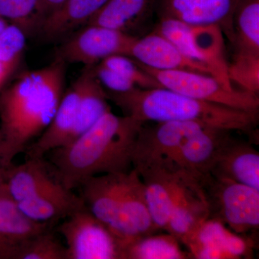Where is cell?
I'll return each mask as SVG.
<instances>
[{
    "instance_id": "obj_1",
    "label": "cell",
    "mask_w": 259,
    "mask_h": 259,
    "mask_svg": "<svg viewBox=\"0 0 259 259\" xmlns=\"http://www.w3.org/2000/svg\"><path fill=\"white\" fill-rule=\"evenodd\" d=\"M65 62L24 73L0 94V167L7 169L54 118L63 95Z\"/></svg>"
},
{
    "instance_id": "obj_2",
    "label": "cell",
    "mask_w": 259,
    "mask_h": 259,
    "mask_svg": "<svg viewBox=\"0 0 259 259\" xmlns=\"http://www.w3.org/2000/svg\"><path fill=\"white\" fill-rule=\"evenodd\" d=\"M143 124L131 116H119L108 110L72 142L48 153L49 168L69 190L97 175L127 173L133 168Z\"/></svg>"
},
{
    "instance_id": "obj_3",
    "label": "cell",
    "mask_w": 259,
    "mask_h": 259,
    "mask_svg": "<svg viewBox=\"0 0 259 259\" xmlns=\"http://www.w3.org/2000/svg\"><path fill=\"white\" fill-rule=\"evenodd\" d=\"M125 113L146 122H197L212 127L251 135L258 122V112H250L202 101L168 89L135 88L125 93L107 92Z\"/></svg>"
},
{
    "instance_id": "obj_4",
    "label": "cell",
    "mask_w": 259,
    "mask_h": 259,
    "mask_svg": "<svg viewBox=\"0 0 259 259\" xmlns=\"http://www.w3.org/2000/svg\"><path fill=\"white\" fill-rule=\"evenodd\" d=\"M153 31L168 39L190 60L206 66L211 75L229 88L223 32L216 25H190L168 18H159Z\"/></svg>"
},
{
    "instance_id": "obj_5",
    "label": "cell",
    "mask_w": 259,
    "mask_h": 259,
    "mask_svg": "<svg viewBox=\"0 0 259 259\" xmlns=\"http://www.w3.org/2000/svg\"><path fill=\"white\" fill-rule=\"evenodd\" d=\"M198 180L207 197L210 219L241 236L258 230L259 190L211 175Z\"/></svg>"
},
{
    "instance_id": "obj_6",
    "label": "cell",
    "mask_w": 259,
    "mask_h": 259,
    "mask_svg": "<svg viewBox=\"0 0 259 259\" xmlns=\"http://www.w3.org/2000/svg\"><path fill=\"white\" fill-rule=\"evenodd\" d=\"M138 64L163 88L202 101L246 112H258V95L238 88H228L210 75L186 70L153 69Z\"/></svg>"
},
{
    "instance_id": "obj_7",
    "label": "cell",
    "mask_w": 259,
    "mask_h": 259,
    "mask_svg": "<svg viewBox=\"0 0 259 259\" xmlns=\"http://www.w3.org/2000/svg\"><path fill=\"white\" fill-rule=\"evenodd\" d=\"M57 231L66 241L67 259H122L120 242L87 206L64 218Z\"/></svg>"
},
{
    "instance_id": "obj_8",
    "label": "cell",
    "mask_w": 259,
    "mask_h": 259,
    "mask_svg": "<svg viewBox=\"0 0 259 259\" xmlns=\"http://www.w3.org/2000/svg\"><path fill=\"white\" fill-rule=\"evenodd\" d=\"M79 187L80 197L87 207L115 235L123 250L130 243L141 238L122 208L117 174L91 177Z\"/></svg>"
},
{
    "instance_id": "obj_9",
    "label": "cell",
    "mask_w": 259,
    "mask_h": 259,
    "mask_svg": "<svg viewBox=\"0 0 259 259\" xmlns=\"http://www.w3.org/2000/svg\"><path fill=\"white\" fill-rule=\"evenodd\" d=\"M207 126L209 125L182 121L153 122V125L143 124L135 147L133 168L139 170L156 163L170 161L187 140Z\"/></svg>"
},
{
    "instance_id": "obj_10",
    "label": "cell",
    "mask_w": 259,
    "mask_h": 259,
    "mask_svg": "<svg viewBox=\"0 0 259 259\" xmlns=\"http://www.w3.org/2000/svg\"><path fill=\"white\" fill-rule=\"evenodd\" d=\"M136 37L101 25H88L59 49V59L88 66L99 64L111 56H128Z\"/></svg>"
},
{
    "instance_id": "obj_11",
    "label": "cell",
    "mask_w": 259,
    "mask_h": 259,
    "mask_svg": "<svg viewBox=\"0 0 259 259\" xmlns=\"http://www.w3.org/2000/svg\"><path fill=\"white\" fill-rule=\"evenodd\" d=\"M238 0H156L158 18L193 25H216L233 40V14Z\"/></svg>"
},
{
    "instance_id": "obj_12",
    "label": "cell",
    "mask_w": 259,
    "mask_h": 259,
    "mask_svg": "<svg viewBox=\"0 0 259 259\" xmlns=\"http://www.w3.org/2000/svg\"><path fill=\"white\" fill-rule=\"evenodd\" d=\"M136 171L144 182L153 223L158 231H164L180 191L184 170L173 162L165 161Z\"/></svg>"
},
{
    "instance_id": "obj_13",
    "label": "cell",
    "mask_w": 259,
    "mask_h": 259,
    "mask_svg": "<svg viewBox=\"0 0 259 259\" xmlns=\"http://www.w3.org/2000/svg\"><path fill=\"white\" fill-rule=\"evenodd\" d=\"M255 242L237 234L217 220L205 221L185 245L193 258H250Z\"/></svg>"
},
{
    "instance_id": "obj_14",
    "label": "cell",
    "mask_w": 259,
    "mask_h": 259,
    "mask_svg": "<svg viewBox=\"0 0 259 259\" xmlns=\"http://www.w3.org/2000/svg\"><path fill=\"white\" fill-rule=\"evenodd\" d=\"M209 218V204L203 187L197 178L184 170L180 191L165 231L185 245Z\"/></svg>"
},
{
    "instance_id": "obj_15",
    "label": "cell",
    "mask_w": 259,
    "mask_h": 259,
    "mask_svg": "<svg viewBox=\"0 0 259 259\" xmlns=\"http://www.w3.org/2000/svg\"><path fill=\"white\" fill-rule=\"evenodd\" d=\"M234 131L207 126L187 140L171 158L177 166L197 180L210 175Z\"/></svg>"
},
{
    "instance_id": "obj_16",
    "label": "cell",
    "mask_w": 259,
    "mask_h": 259,
    "mask_svg": "<svg viewBox=\"0 0 259 259\" xmlns=\"http://www.w3.org/2000/svg\"><path fill=\"white\" fill-rule=\"evenodd\" d=\"M54 225L30 219L7 192L0 188V259H14L15 254L28 240L51 231Z\"/></svg>"
},
{
    "instance_id": "obj_17",
    "label": "cell",
    "mask_w": 259,
    "mask_h": 259,
    "mask_svg": "<svg viewBox=\"0 0 259 259\" xmlns=\"http://www.w3.org/2000/svg\"><path fill=\"white\" fill-rule=\"evenodd\" d=\"M81 93V81L79 77L63 95L47 128L27 148V158H44L53 150L69 144L77 118Z\"/></svg>"
},
{
    "instance_id": "obj_18",
    "label": "cell",
    "mask_w": 259,
    "mask_h": 259,
    "mask_svg": "<svg viewBox=\"0 0 259 259\" xmlns=\"http://www.w3.org/2000/svg\"><path fill=\"white\" fill-rule=\"evenodd\" d=\"M128 56L153 69L186 70L212 76L206 66L186 57L168 39L153 30L144 37H136Z\"/></svg>"
},
{
    "instance_id": "obj_19",
    "label": "cell",
    "mask_w": 259,
    "mask_h": 259,
    "mask_svg": "<svg viewBox=\"0 0 259 259\" xmlns=\"http://www.w3.org/2000/svg\"><path fill=\"white\" fill-rule=\"evenodd\" d=\"M15 202L30 219L53 224L86 206L80 195L67 190L60 182Z\"/></svg>"
},
{
    "instance_id": "obj_20",
    "label": "cell",
    "mask_w": 259,
    "mask_h": 259,
    "mask_svg": "<svg viewBox=\"0 0 259 259\" xmlns=\"http://www.w3.org/2000/svg\"><path fill=\"white\" fill-rule=\"evenodd\" d=\"M210 175L259 190L258 151L251 143L233 137L218 158Z\"/></svg>"
},
{
    "instance_id": "obj_21",
    "label": "cell",
    "mask_w": 259,
    "mask_h": 259,
    "mask_svg": "<svg viewBox=\"0 0 259 259\" xmlns=\"http://www.w3.org/2000/svg\"><path fill=\"white\" fill-rule=\"evenodd\" d=\"M117 188L126 217L140 237L158 233L146 200L144 182L134 168L127 173L117 174Z\"/></svg>"
},
{
    "instance_id": "obj_22",
    "label": "cell",
    "mask_w": 259,
    "mask_h": 259,
    "mask_svg": "<svg viewBox=\"0 0 259 259\" xmlns=\"http://www.w3.org/2000/svg\"><path fill=\"white\" fill-rule=\"evenodd\" d=\"M153 9H156V0H108L88 25H101L131 34V30L147 21Z\"/></svg>"
},
{
    "instance_id": "obj_23",
    "label": "cell",
    "mask_w": 259,
    "mask_h": 259,
    "mask_svg": "<svg viewBox=\"0 0 259 259\" xmlns=\"http://www.w3.org/2000/svg\"><path fill=\"white\" fill-rule=\"evenodd\" d=\"M108 0H66L44 20L40 30L49 38L69 33L81 25H88Z\"/></svg>"
},
{
    "instance_id": "obj_24",
    "label": "cell",
    "mask_w": 259,
    "mask_h": 259,
    "mask_svg": "<svg viewBox=\"0 0 259 259\" xmlns=\"http://www.w3.org/2000/svg\"><path fill=\"white\" fill-rule=\"evenodd\" d=\"M79 77L81 81V97L70 143L90 128L105 112L111 110L107 102V91L97 79L93 66H87Z\"/></svg>"
},
{
    "instance_id": "obj_25",
    "label": "cell",
    "mask_w": 259,
    "mask_h": 259,
    "mask_svg": "<svg viewBox=\"0 0 259 259\" xmlns=\"http://www.w3.org/2000/svg\"><path fill=\"white\" fill-rule=\"evenodd\" d=\"M231 44L235 53L259 55V0H238Z\"/></svg>"
},
{
    "instance_id": "obj_26",
    "label": "cell",
    "mask_w": 259,
    "mask_h": 259,
    "mask_svg": "<svg viewBox=\"0 0 259 259\" xmlns=\"http://www.w3.org/2000/svg\"><path fill=\"white\" fill-rule=\"evenodd\" d=\"M187 258H192L188 250H184L181 242L168 233L141 237L127 245L122 254V259Z\"/></svg>"
},
{
    "instance_id": "obj_27",
    "label": "cell",
    "mask_w": 259,
    "mask_h": 259,
    "mask_svg": "<svg viewBox=\"0 0 259 259\" xmlns=\"http://www.w3.org/2000/svg\"><path fill=\"white\" fill-rule=\"evenodd\" d=\"M0 16L27 34L40 30L47 13L41 0H0Z\"/></svg>"
},
{
    "instance_id": "obj_28",
    "label": "cell",
    "mask_w": 259,
    "mask_h": 259,
    "mask_svg": "<svg viewBox=\"0 0 259 259\" xmlns=\"http://www.w3.org/2000/svg\"><path fill=\"white\" fill-rule=\"evenodd\" d=\"M227 71L233 86L259 95V55L234 53Z\"/></svg>"
},
{
    "instance_id": "obj_29",
    "label": "cell",
    "mask_w": 259,
    "mask_h": 259,
    "mask_svg": "<svg viewBox=\"0 0 259 259\" xmlns=\"http://www.w3.org/2000/svg\"><path fill=\"white\" fill-rule=\"evenodd\" d=\"M14 259H67V252L51 230L25 242Z\"/></svg>"
},
{
    "instance_id": "obj_30",
    "label": "cell",
    "mask_w": 259,
    "mask_h": 259,
    "mask_svg": "<svg viewBox=\"0 0 259 259\" xmlns=\"http://www.w3.org/2000/svg\"><path fill=\"white\" fill-rule=\"evenodd\" d=\"M100 64L122 75L134 83L136 88L145 90L163 88L157 80L146 72L140 66L137 61L130 56H111L104 59Z\"/></svg>"
},
{
    "instance_id": "obj_31",
    "label": "cell",
    "mask_w": 259,
    "mask_h": 259,
    "mask_svg": "<svg viewBox=\"0 0 259 259\" xmlns=\"http://www.w3.org/2000/svg\"><path fill=\"white\" fill-rule=\"evenodd\" d=\"M26 45V33L20 27L9 23L0 33V62L14 71Z\"/></svg>"
},
{
    "instance_id": "obj_32",
    "label": "cell",
    "mask_w": 259,
    "mask_h": 259,
    "mask_svg": "<svg viewBox=\"0 0 259 259\" xmlns=\"http://www.w3.org/2000/svg\"><path fill=\"white\" fill-rule=\"evenodd\" d=\"M97 79L110 93H125L136 88L134 83L100 63L93 66Z\"/></svg>"
},
{
    "instance_id": "obj_33",
    "label": "cell",
    "mask_w": 259,
    "mask_h": 259,
    "mask_svg": "<svg viewBox=\"0 0 259 259\" xmlns=\"http://www.w3.org/2000/svg\"><path fill=\"white\" fill-rule=\"evenodd\" d=\"M41 1L47 16L52 12L57 10L66 0H41Z\"/></svg>"
},
{
    "instance_id": "obj_34",
    "label": "cell",
    "mask_w": 259,
    "mask_h": 259,
    "mask_svg": "<svg viewBox=\"0 0 259 259\" xmlns=\"http://www.w3.org/2000/svg\"><path fill=\"white\" fill-rule=\"evenodd\" d=\"M13 71L9 68L7 67L6 66H5L4 64L0 62V88L3 87V85L4 84L5 81L8 79V78L9 77L10 75L11 74Z\"/></svg>"
},
{
    "instance_id": "obj_35",
    "label": "cell",
    "mask_w": 259,
    "mask_h": 259,
    "mask_svg": "<svg viewBox=\"0 0 259 259\" xmlns=\"http://www.w3.org/2000/svg\"><path fill=\"white\" fill-rule=\"evenodd\" d=\"M9 23V22L7 21L3 17L0 16V33L4 30Z\"/></svg>"
},
{
    "instance_id": "obj_36",
    "label": "cell",
    "mask_w": 259,
    "mask_h": 259,
    "mask_svg": "<svg viewBox=\"0 0 259 259\" xmlns=\"http://www.w3.org/2000/svg\"><path fill=\"white\" fill-rule=\"evenodd\" d=\"M5 183V171L0 167V188Z\"/></svg>"
}]
</instances>
